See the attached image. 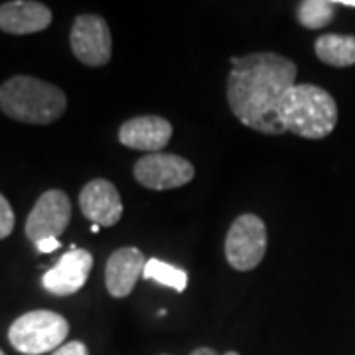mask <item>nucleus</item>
Here are the masks:
<instances>
[{
	"label": "nucleus",
	"instance_id": "obj_1",
	"mask_svg": "<svg viewBox=\"0 0 355 355\" xmlns=\"http://www.w3.org/2000/svg\"><path fill=\"white\" fill-rule=\"evenodd\" d=\"M227 101L231 113L245 127L277 137L286 132L279 121V105L284 93L296 85V64L275 51H259L231 58Z\"/></svg>",
	"mask_w": 355,
	"mask_h": 355
},
{
	"label": "nucleus",
	"instance_id": "obj_2",
	"mask_svg": "<svg viewBox=\"0 0 355 355\" xmlns=\"http://www.w3.org/2000/svg\"><path fill=\"white\" fill-rule=\"evenodd\" d=\"M279 121L284 130L302 139H326L338 125V103L326 89L296 83L280 101Z\"/></svg>",
	"mask_w": 355,
	"mask_h": 355
},
{
	"label": "nucleus",
	"instance_id": "obj_3",
	"mask_svg": "<svg viewBox=\"0 0 355 355\" xmlns=\"http://www.w3.org/2000/svg\"><path fill=\"white\" fill-rule=\"evenodd\" d=\"M0 109L18 123L50 125L65 113L67 97L53 83L32 76H16L0 85Z\"/></svg>",
	"mask_w": 355,
	"mask_h": 355
},
{
	"label": "nucleus",
	"instance_id": "obj_4",
	"mask_svg": "<svg viewBox=\"0 0 355 355\" xmlns=\"http://www.w3.org/2000/svg\"><path fill=\"white\" fill-rule=\"evenodd\" d=\"M69 324L62 314L51 310H32L16 318L8 330V342L24 355H42L64 345Z\"/></svg>",
	"mask_w": 355,
	"mask_h": 355
},
{
	"label": "nucleus",
	"instance_id": "obj_5",
	"mask_svg": "<svg viewBox=\"0 0 355 355\" xmlns=\"http://www.w3.org/2000/svg\"><path fill=\"white\" fill-rule=\"evenodd\" d=\"M268 245L265 221L254 214L239 216L227 231L225 237V257L235 270H253L263 263Z\"/></svg>",
	"mask_w": 355,
	"mask_h": 355
},
{
	"label": "nucleus",
	"instance_id": "obj_6",
	"mask_svg": "<svg viewBox=\"0 0 355 355\" xmlns=\"http://www.w3.org/2000/svg\"><path fill=\"white\" fill-rule=\"evenodd\" d=\"M135 180L148 190L164 191L182 188L196 176V168L190 160L178 154H144L132 168Z\"/></svg>",
	"mask_w": 355,
	"mask_h": 355
},
{
	"label": "nucleus",
	"instance_id": "obj_7",
	"mask_svg": "<svg viewBox=\"0 0 355 355\" xmlns=\"http://www.w3.org/2000/svg\"><path fill=\"white\" fill-rule=\"evenodd\" d=\"M69 46L81 64L101 67L111 62L113 38L109 24L97 14H81L69 32Z\"/></svg>",
	"mask_w": 355,
	"mask_h": 355
},
{
	"label": "nucleus",
	"instance_id": "obj_8",
	"mask_svg": "<svg viewBox=\"0 0 355 355\" xmlns=\"http://www.w3.org/2000/svg\"><path fill=\"white\" fill-rule=\"evenodd\" d=\"M71 219V202L62 190L44 191L34 203L26 219V237L40 243L42 239H58L64 233Z\"/></svg>",
	"mask_w": 355,
	"mask_h": 355
},
{
	"label": "nucleus",
	"instance_id": "obj_9",
	"mask_svg": "<svg viewBox=\"0 0 355 355\" xmlns=\"http://www.w3.org/2000/svg\"><path fill=\"white\" fill-rule=\"evenodd\" d=\"M93 268V254L85 249H71L48 268L42 277V286L53 296H71L79 292Z\"/></svg>",
	"mask_w": 355,
	"mask_h": 355
},
{
	"label": "nucleus",
	"instance_id": "obj_10",
	"mask_svg": "<svg viewBox=\"0 0 355 355\" xmlns=\"http://www.w3.org/2000/svg\"><path fill=\"white\" fill-rule=\"evenodd\" d=\"M81 214L99 227H113L123 217L121 193L109 180H91L79 193Z\"/></svg>",
	"mask_w": 355,
	"mask_h": 355
},
{
	"label": "nucleus",
	"instance_id": "obj_11",
	"mask_svg": "<svg viewBox=\"0 0 355 355\" xmlns=\"http://www.w3.org/2000/svg\"><path fill=\"white\" fill-rule=\"evenodd\" d=\"M172 123L164 116L144 114L125 121L119 128V140L130 150H142L146 154H156L164 150L172 140Z\"/></svg>",
	"mask_w": 355,
	"mask_h": 355
},
{
	"label": "nucleus",
	"instance_id": "obj_12",
	"mask_svg": "<svg viewBox=\"0 0 355 355\" xmlns=\"http://www.w3.org/2000/svg\"><path fill=\"white\" fill-rule=\"evenodd\" d=\"M146 259L137 247H121L111 253L105 266V284L113 298H127L144 275Z\"/></svg>",
	"mask_w": 355,
	"mask_h": 355
},
{
	"label": "nucleus",
	"instance_id": "obj_13",
	"mask_svg": "<svg viewBox=\"0 0 355 355\" xmlns=\"http://www.w3.org/2000/svg\"><path fill=\"white\" fill-rule=\"evenodd\" d=\"M51 24V10L36 0H12L0 4V30L14 36L36 34Z\"/></svg>",
	"mask_w": 355,
	"mask_h": 355
},
{
	"label": "nucleus",
	"instance_id": "obj_14",
	"mask_svg": "<svg viewBox=\"0 0 355 355\" xmlns=\"http://www.w3.org/2000/svg\"><path fill=\"white\" fill-rule=\"evenodd\" d=\"M318 60L331 67L355 65V36L347 34H324L314 44Z\"/></svg>",
	"mask_w": 355,
	"mask_h": 355
},
{
	"label": "nucleus",
	"instance_id": "obj_15",
	"mask_svg": "<svg viewBox=\"0 0 355 355\" xmlns=\"http://www.w3.org/2000/svg\"><path fill=\"white\" fill-rule=\"evenodd\" d=\"M144 280H154L162 286H168L172 291L184 292L188 286V272L180 266L164 263L160 259H148L146 266H144Z\"/></svg>",
	"mask_w": 355,
	"mask_h": 355
},
{
	"label": "nucleus",
	"instance_id": "obj_16",
	"mask_svg": "<svg viewBox=\"0 0 355 355\" xmlns=\"http://www.w3.org/2000/svg\"><path fill=\"white\" fill-rule=\"evenodd\" d=\"M336 6L338 2H331V0H304L298 4L296 16H298V22L308 30H320L334 20Z\"/></svg>",
	"mask_w": 355,
	"mask_h": 355
},
{
	"label": "nucleus",
	"instance_id": "obj_17",
	"mask_svg": "<svg viewBox=\"0 0 355 355\" xmlns=\"http://www.w3.org/2000/svg\"><path fill=\"white\" fill-rule=\"evenodd\" d=\"M14 211L10 202L0 193V239H6L14 231Z\"/></svg>",
	"mask_w": 355,
	"mask_h": 355
},
{
	"label": "nucleus",
	"instance_id": "obj_18",
	"mask_svg": "<svg viewBox=\"0 0 355 355\" xmlns=\"http://www.w3.org/2000/svg\"><path fill=\"white\" fill-rule=\"evenodd\" d=\"M51 355H89V349L83 342H67Z\"/></svg>",
	"mask_w": 355,
	"mask_h": 355
},
{
	"label": "nucleus",
	"instance_id": "obj_19",
	"mask_svg": "<svg viewBox=\"0 0 355 355\" xmlns=\"http://www.w3.org/2000/svg\"><path fill=\"white\" fill-rule=\"evenodd\" d=\"M36 249H38V253H53L60 249V241L58 239H42L40 243H36Z\"/></svg>",
	"mask_w": 355,
	"mask_h": 355
},
{
	"label": "nucleus",
	"instance_id": "obj_20",
	"mask_svg": "<svg viewBox=\"0 0 355 355\" xmlns=\"http://www.w3.org/2000/svg\"><path fill=\"white\" fill-rule=\"evenodd\" d=\"M190 355H219L216 349H211V347H198V349H193Z\"/></svg>",
	"mask_w": 355,
	"mask_h": 355
},
{
	"label": "nucleus",
	"instance_id": "obj_21",
	"mask_svg": "<svg viewBox=\"0 0 355 355\" xmlns=\"http://www.w3.org/2000/svg\"><path fill=\"white\" fill-rule=\"evenodd\" d=\"M338 6H349V8H355V0H338Z\"/></svg>",
	"mask_w": 355,
	"mask_h": 355
},
{
	"label": "nucleus",
	"instance_id": "obj_22",
	"mask_svg": "<svg viewBox=\"0 0 355 355\" xmlns=\"http://www.w3.org/2000/svg\"><path fill=\"white\" fill-rule=\"evenodd\" d=\"M99 225H93V227H91V231H93V233H99Z\"/></svg>",
	"mask_w": 355,
	"mask_h": 355
},
{
	"label": "nucleus",
	"instance_id": "obj_23",
	"mask_svg": "<svg viewBox=\"0 0 355 355\" xmlns=\"http://www.w3.org/2000/svg\"><path fill=\"white\" fill-rule=\"evenodd\" d=\"M223 355H239L237 352H227V354H223Z\"/></svg>",
	"mask_w": 355,
	"mask_h": 355
},
{
	"label": "nucleus",
	"instance_id": "obj_24",
	"mask_svg": "<svg viewBox=\"0 0 355 355\" xmlns=\"http://www.w3.org/2000/svg\"><path fill=\"white\" fill-rule=\"evenodd\" d=\"M0 355H6V354H4V352H2V349H0Z\"/></svg>",
	"mask_w": 355,
	"mask_h": 355
}]
</instances>
